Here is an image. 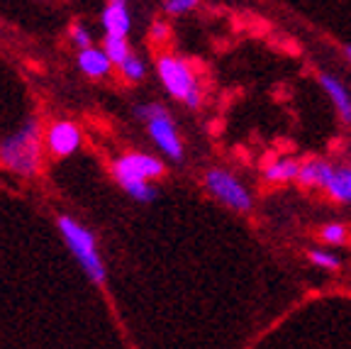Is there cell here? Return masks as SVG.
Here are the masks:
<instances>
[{
	"instance_id": "cell-9",
	"label": "cell",
	"mask_w": 351,
	"mask_h": 349,
	"mask_svg": "<svg viewBox=\"0 0 351 349\" xmlns=\"http://www.w3.org/2000/svg\"><path fill=\"white\" fill-rule=\"evenodd\" d=\"M103 27H105V32L115 34V37H125V34L130 32L132 22H130V12H127L125 0H112V3L105 5Z\"/></svg>"
},
{
	"instance_id": "cell-16",
	"label": "cell",
	"mask_w": 351,
	"mask_h": 349,
	"mask_svg": "<svg viewBox=\"0 0 351 349\" xmlns=\"http://www.w3.org/2000/svg\"><path fill=\"white\" fill-rule=\"evenodd\" d=\"M122 74H125L130 81H139V78H144V64L142 59H137V56H132L122 64Z\"/></svg>"
},
{
	"instance_id": "cell-6",
	"label": "cell",
	"mask_w": 351,
	"mask_h": 349,
	"mask_svg": "<svg viewBox=\"0 0 351 349\" xmlns=\"http://www.w3.org/2000/svg\"><path fill=\"white\" fill-rule=\"evenodd\" d=\"M159 76L161 83L166 86V91L176 98H181L188 108H197L203 95H200V88L193 76L191 66L183 59H176V56H161L159 59Z\"/></svg>"
},
{
	"instance_id": "cell-20",
	"label": "cell",
	"mask_w": 351,
	"mask_h": 349,
	"mask_svg": "<svg viewBox=\"0 0 351 349\" xmlns=\"http://www.w3.org/2000/svg\"><path fill=\"white\" fill-rule=\"evenodd\" d=\"M344 54H346V59L351 61V44H349V47H346V49H344Z\"/></svg>"
},
{
	"instance_id": "cell-12",
	"label": "cell",
	"mask_w": 351,
	"mask_h": 349,
	"mask_svg": "<svg viewBox=\"0 0 351 349\" xmlns=\"http://www.w3.org/2000/svg\"><path fill=\"white\" fill-rule=\"evenodd\" d=\"M103 52L105 56L110 59V64H125L130 59V47H127L125 37H115V34H105L103 42Z\"/></svg>"
},
{
	"instance_id": "cell-14",
	"label": "cell",
	"mask_w": 351,
	"mask_h": 349,
	"mask_svg": "<svg viewBox=\"0 0 351 349\" xmlns=\"http://www.w3.org/2000/svg\"><path fill=\"white\" fill-rule=\"evenodd\" d=\"M310 262L317 264V267H322V269H339V264H341L337 254H332V251H322V249L310 251Z\"/></svg>"
},
{
	"instance_id": "cell-3",
	"label": "cell",
	"mask_w": 351,
	"mask_h": 349,
	"mask_svg": "<svg viewBox=\"0 0 351 349\" xmlns=\"http://www.w3.org/2000/svg\"><path fill=\"white\" fill-rule=\"evenodd\" d=\"M59 229H61V235H64L66 245H69V249L73 251V257L78 259L83 271L88 273V278L95 281V284H103L105 267L98 254V245H95L93 232L83 227L81 223H76L73 218H69V215H61L59 218Z\"/></svg>"
},
{
	"instance_id": "cell-5",
	"label": "cell",
	"mask_w": 351,
	"mask_h": 349,
	"mask_svg": "<svg viewBox=\"0 0 351 349\" xmlns=\"http://www.w3.org/2000/svg\"><path fill=\"white\" fill-rule=\"evenodd\" d=\"M139 120L147 122V130L152 135V139L156 142V147L171 157L173 161H181L183 159V147H181V139H178V132H176V125L171 120L169 110L159 103H144L137 105L134 110Z\"/></svg>"
},
{
	"instance_id": "cell-1",
	"label": "cell",
	"mask_w": 351,
	"mask_h": 349,
	"mask_svg": "<svg viewBox=\"0 0 351 349\" xmlns=\"http://www.w3.org/2000/svg\"><path fill=\"white\" fill-rule=\"evenodd\" d=\"M0 164L20 176H34L42 166V125L27 120L0 142Z\"/></svg>"
},
{
	"instance_id": "cell-10",
	"label": "cell",
	"mask_w": 351,
	"mask_h": 349,
	"mask_svg": "<svg viewBox=\"0 0 351 349\" xmlns=\"http://www.w3.org/2000/svg\"><path fill=\"white\" fill-rule=\"evenodd\" d=\"M319 81H322L324 91L329 93L332 103H335L337 110H339L341 120H344L346 125H351V95H349V91L341 86V81H337V78L329 76V74H322V76H319Z\"/></svg>"
},
{
	"instance_id": "cell-18",
	"label": "cell",
	"mask_w": 351,
	"mask_h": 349,
	"mask_svg": "<svg viewBox=\"0 0 351 349\" xmlns=\"http://www.w3.org/2000/svg\"><path fill=\"white\" fill-rule=\"evenodd\" d=\"M71 37H73V42H76L78 47H81V52L90 49V34H88L86 27H81V25H73Z\"/></svg>"
},
{
	"instance_id": "cell-19",
	"label": "cell",
	"mask_w": 351,
	"mask_h": 349,
	"mask_svg": "<svg viewBox=\"0 0 351 349\" xmlns=\"http://www.w3.org/2000/svg\"><path fill=\"white\" fill-rule=\"evenodd\" d=\"M166 34H169V27H166L164 22H154V25H152V37L154 39H166Z\"/></svg>"
},
{
	"instance_id": "cell-8",
	"label": "cell",
	"mask_w": 351,
	"mask_h": 349,
	"mask_svg": "<svg viewBox=\"0 0 351 349\" xmlns=\"http://www.w3.org/2000/svg\"><path fill=\"white\" fill-rule=\"evenodd\" d=\"M47 144H49V149L56 157H69L81 144V130L73 122H54L49 127V135H47Z\"/></svg>"
},
{
	"instance_id": "cell-17",
	"label": "cell",
	"mask_w": 351,
	"mask_h": 349,
	"mask_svg": "<svg viewBox=\"0 0 351 349\" xmlns=\"http://www.w3.org/2000/svg\"><path fill=\"white\" fill-rule=\"evenodd\" d=\"M195 5H197L195 0H166V3H164V10L166 12H173V15H178V12L193 10Z\"/></svg>"
},
{
	"instance_id": "cell-15",
	"label": "cell",
	"mask_w": 351,
	"mask_h": 349,
	"mask_svg": "<svg viewBox=\"0 0 351 349\" xmlns=\"http://www.w3.org/2000/svg\"><path fill=\"white\" fill-rule=\"evenodd\" d=\"M322 240L329 242V245H341L346 240V227L339 223H332V225H324L322 227Z\"/></svg>"
},
{
	"instance_id": "cell-11",
	"label": "cell",
	"mask_w": 351,
	"mask_h": 349,
	"mask_svg": "<svg viewBox=\"0 0 351 349\" xmlns=\"http://www.w3.org/2000/svg\"><path fill=\"white\" fill-rule=\"evenodd\" d=\"M78 66H81V71L88 74L90 78H100L110 71L112 64H110V59L105 56L103 49H93V47H90V49L78 54Z\"/></svg>"
},
{
	"instance_id": "cell-13",
	"label": "cell",
	"mask_w": 351,
	"mask_h": 349,
	"mask_svg": "<svg viewBox=\"0 0 351 349\" xmlns=\"http://www.w3.org/2000/svg\"><path fill=\"white\" fill-rule=\"evenodd\" d=\"M298 171H300V164L293 161V159H280L276 164H271L266 169V176L271 181H291V179H298Z\"/></svg>"
},
{
	"instance_id": "cell-4",
	"label": "cell",
	"mask_w": 351,
	"mask_h": 349,
	"mask_svg": "<svg viewBox=\"0 0 351 349\" xmlns=\"http://www.w3.org/2000/svg\"><path fill=\"white\" fill-rule=\"evenodd\" d=\"M302 185H322L329 196L339 203H351V164L332 166L322 159H310L298 171Z\"/></svg>"
},
{
	"instance_id": "cell-7",
	"label": "cell",
	"mask_w": 351,
	"mask_h": 349,
	"mask_svg": "<svg viewBox=\"0 0 351 349\" xmlns=\"http://www.w3.org/2000/svg\"><path fill=\"white\" fill-rule=\"evenodd\" d=\"M205 185L217 201H222L225 205L234 207V210H249L252 207V196L244 188L239 179L230 174L225 169H210L205 174Z\"/></svg>"
},
{
	"instance_id": "cell-2",
	"label": "cell",
	"mask_w": 351,
	"mask_h": 349,
	"mask_svg": "<svg viewBox=\"0 0 351 349\" xmlns=\"http://www.w3.org/2000/svg\"><path fill=\"white\" fill-rule=\"evenodd\" d=\"M112 174L134 201L152 203L156 198V191L147 181L164 174V164L156 157H149V154H125L112 164Z\"/></svg>"
}]
</instances>
